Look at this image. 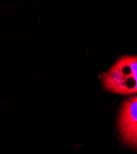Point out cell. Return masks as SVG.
<instances>
[{"label":"cell","mask_w":137,"mask_h":154,"mask_svg":"<svg viewBox=\"0 0 137 154\" xmlns=\"http://www.w3.org/2000/svg\"><path fill=\"white\" fill-rule=\"evenodd\" d=\"M117 128L123 142L137 150V94L121 103L118 114Z\"/></svg>","instance_id":"cell-2"},{"label":"cell","mask_w":137,"mask_h":154,"mask_svg":"<svg viewBox=\"0 0 137 154\" xmlns=\"http://www.w3.org/2000/svg\"><path fill=\"white\" fill-rule=\"evenodd\" d=\"M106 90L121 95L137 94V56H121L102 76Z\"/></svg>","instance_id":"cell-1"}]
</instances>
